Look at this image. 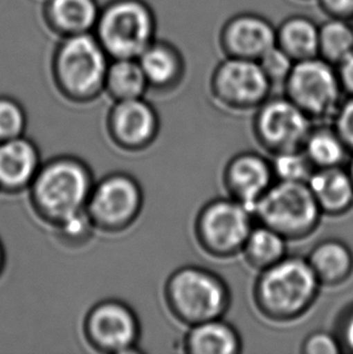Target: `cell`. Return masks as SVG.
I'll use <instances>...</instances> for the list:
<instances>
[{"instance_id":"3957f363","label":"cell","mask_w":353,"mask_h":354,"mask_svg":"<svg viewBox=\"0 0 353 354\" xmlns=\"http://www.w3.org/2000/svg\"><path fill=\"white\" fill-rule=\"evenodd\" d=\"M156 17L144 0H110L100 8L93 34L110 59L138 58L156 39Z\"/></svg>"},{"instance_id":"ba28073f","label":"cell","mask_w":353,"mask_h":354,"mask_svg":"<svg viewBox=\"0 0 353 354\" xmlns=\"http://www.w3.org/2000/svg\"><path fill=\"white\" fill-rule=\"evenodd\" d=\"M253 218V212L233 197L208 202L196 219L201 248L219 259L241 253L254 227Z\"/></svg>"},{"instance_id":"ffe728a7","label":"cell","mask_w":353,"mask_h":354,"mask_svg":"<svg viewBox=\"0 0 353 354\" xmlns=\"http://www.w3.org/2000/svg\"><path fill=\"white\" fill-rule=\"evenodd\" d=\"M306 259L322 286L338 287L353 273L352 252L339 239L322 241Z\"/></svg>"},{"instance_id":"f1b7e54d","label":"cell","mask_w":353,"mask_h":354,"mask_svg":"<svg viewBox=\"0 0 353 354\" xmlns=\"http://www.w3.org/2000/svg\"><path fill=\"white\" fill-rule=\"evenodd\" d=\"M26 126L24 111L17 102L0 97V142L21 137Z\"/></svg>"},{"instance_id":"277c9868","label":"cell","mask_w":353,"mask_h":354,"mask_svg":"<svg viewBox=\"0 0 353 354\" xmlns=\"http://www.w3.org/2000/svg\"><path fill=\"white\" fill-rule=\"evenodd\" d=\"M168 305L188 326L223 318L230 307L229 288L207 268L185 266L176 270L166 286Z\"/></svg>"},{"instance_id":"1f68e13d","label":"cell","mask_w":353,"mask_h":354,"mask_svg":"<svg viewBox=\"0 0 353 354\" xmlns=\"http://www.w3.org/2000/svg\"><path fill=\"white\" fill-rule=\"evenodd\" d=\"M90 216L84 211L75 212L58 223L67 239H82L87 235L90 229Z\"/></svg>"},{"instance_id":"44dd1931","label":"cell","mask_w":353,"mask_h":354,"mask_svg":"<svg viewBox=\"0 0 353 354\" xmlns=\"http://www.w3.org/2000/svg\"><path fill=\"white\" fill-rule=\"evenodd\" d=\"M320 24L310 16H287L276 26V45L294 62L318 56Z\"/></svg>"},{"instance_id":"5bb4252c","label":"cell","mask_w":353,"mask_h":354,"mask_svg":"<svg viewBox=\"0 0 353 354\" xmlns=\"http://www.w3.org/2000/svg\"><path fill=\"white\" fill-rule=\"evenodd\" d=\"M273 179L271 161L257 153H237L225 168L224 183L230 197L252 212L273 184Z\"/></svg>"},{"instance_id":"e0dca14e","label":"cell","mask_w":353,"mask_h":354,"mask_svg":"<svg viewBox=\"0 0 353 354\" xmlns=\"http://www.w3.org/2000/svg\"><path fill=\"white\" fill-rule=\"evenodd\" d=\"M307 185L323 214L343 216L353 207L352 180L343 166L315 169Z\"/></svg>"},{"instance_id":"7402d4cb","label":"cell","mask_w":353,"mask_h":354,"mask_svg":"<svg viewBox=\"0 0 353 354\" xmlns=\"http://www.w3.org/2000/svg\"><path fill=\"white\" fill-rule=\"evenodd\" d=\"M241 347L239 333L221 318L190 326L185 337L186 352L191 354H237Z\"/></svg>"},{"instance_id":"d4e9b609","label":"cell","mask_w":353,"mask_h":354,"mask_svg":"<svg viewBox=\"0 0 353 354\" xmlns=\"http://www.w3.org/2000/svg\"><path fill=\"white\" fill-rule=\"evenodd\" d=\"M302 151L315 169L341 167L350 153L333 127L312 129L302 147Z\"/></svg>"},{"instance_id":"7a4b0ae2","label":"cell","mask_w":353,"mask_h":354,"mask_svg":"<svg viewBox=\"0 0 353 354\" xmlns=\"http://www.w3.org/2000/svg\"><path fill=\"white\" fill-rule=\"evenodd\" d=\"M110 58L95 34L61 38L53 55L55 84L63 95L87 101L105 90Z\"/></svg>"},{"instance_id":"4316f807","label":"cell","mask_w":353,"mask_h":354,"mask_svg":"<svg viewBox=\"0 0 353 354\" xmlns=\"http://www.w3.org/2000/svg\"><path fill=\"white\" fill-rule=\"evenodd\" d=\"M271 166L273 176L281 182L307 183L315 171V167L302 150L273 155Z\"/></svg>"},{"instance_id":"d6986e66","label":"cell","mask_w":353,"mask_h":354,"mask_svg":"<svg viewBox=\"0 0 353 354\" xmlns=\"http://www.w3.org/2000/svg\"><path fill=\"white\" fill-rule=\"evenodd\" d=\"M39 171V153L28 139L0 142V187L16 190L33 182Z\"/></svg>"},{"instance_id":"f546056e","label":"cell","mask_w":353,"mask_h":354,"mask_svg":"<svg viewBox=\"0 0 353 354\" xmlns=\"http://www.w3.org/2000/svg\"><path fill=\"white\" fill-rule=\"evenodd\" d=\"M301 351L305 354H340L344 352L339 337L327 331H316L307 336Z\"/></svg>"},{"instance_id":"8fae6325","label":"cell","mask_w":353,"mask_h":354,"mask_svg":"<svg viewBox=\"0 0 353 354\" xmlns=\"http://www.w3.org/2000/svg\"><path fill=\"white\" fill-rule=\"evenodd\" d=\"M276 45V26L253 11L235 14L219 32V48L224 57L258 61Z\"/></svg>"},{"instance_id":"d6a6232c","label":"cell","mask_w":353,"mask_h":354,"mask_svg":"<svg viewBox=\"0 0 353 354\" xmlns=\"http://www.w3.org/2000/svg\"><path fill=\"white\" fill-rule=\"evenodd\" d=\"M323 14L330 19H353V0H316Z\"/></svg>"},{"instance_id":"9a60e30c","label":"cell","mask_w":353,"mask_h":354,"mask_svg":"<svg viewBox=\"0 0 353 354\" xmlns=\"http://www.w3.org/2000/svg\"><path fill=\"white\" fill-rule=\"evenodd\" d=\"M110 129L118 142L137 148L154 138L158 116L153 106L142 98L116 101L110 113Z\"/></svg>"},{"instance_id":"5b68a950","label":"cell","mask_w":353,"mask_h":354,"mask_svg":"<svg viewBox=\"0 0 353 354\" xmlns=\"http://www.w3.org/2000/svg\"><path fill=\"white\" fill-rule=\"evenodd\" d=\"M253 214L287 241L312 235L323 216L307 183L281 180L269 187L254 206Z\"/></svg>"},{"instance_id":"52a82bcc","label":"cell","mask_w":353,"mask_h":354,"mask_svg":"<svg viewBox=\"0 0 353 354\" xmlns=\"http://www.w3.org/2000/svg\"><path fill=\"white\" fill-rule=\"evenodd\" d=\"M283 87L284 96L312 121L333 120L343 103L336 67L318 56L296 62Z\"/></svg>"},{"instance_id":"484cf974","label":"cell","mask_w":353,"mask_h":354,"mask_svg":"<svg viewBox=\"0 0 353 354\" xmlns=\"http://www.w3.org/2000/svg\"><path fill=\"white\" fill-rule=\"evenodd\" d=\"M353 53V24L340 19H325L320 24L318 57L338 66Z\"/></svg>"},{"instance_id":"cb8c5ba5","label":"cell","mask_w":353,"mask_h":354,"mask_svg":"<svg viewBox=\"0 0 353 354\" xmlns=\"http://www.w3.org/2000/svg\"><path fill=\"white\" fill-rule=\"evenodd\" d=\"M241 253L251 268L263 271L287 257V239L260 224L254 226Z\"/></svg>"},{"instance_id":"6da1fadb","label":"cell","mask_w":353,"mask_h":354,"mask_svg":"<svg viewBox=\"0 0 353 354\" xmlns=\"http://www.w3.org/2000/svg\"><path fill=\"white\" fill-rule=\"evenodd\" d=\"M320 287L307 259L287 255L260 271L254 286V301L258 311L270 321H296L310 311Z\"/></svg>"},{"instance_id":"d590c367","label":"cell","mask_w":353,"mask_h":354,"mask_svg":"<svg viewBox=\"0 0 353 354\" xmlns=\"http://www.w3.org/2000/svg\"><path fill=\"white\" fill-rule=\"evenodd\" d=\"M347 172H349L350 178L352 180L353 184V158L350 160L349 168H347Z\"/></svg>"},{"instance_id":"74e56055","label":"cell","mask_w":353,"mask_h":354,"mask_svg":"<svg viewBox=\"0 0 353 354\" xmlns=\"http://www.w3.org/2000/svg\"><path fill=\"white\" fill-rule=\"evenodd\" d=\"M296 1H311V0H296Z\"/></svg>"},{"instance_id":"7c38bea8","label":"cell","mask_w":353,"mask_h":354,"mask_svg":"<svg viewBox=\"0 0 353 354\" xmlns=\"http://www.w3.org/2000/svg\"><path fill=\"white\" fill-rule=\"evenodd\" d=\"M142 202L137 183L115 174L105 178L89 197L91 219L105 227H121L137 216Z\"/></svg>"},{"instance_id":"83f0119b","label":"cell","mask_w":353,"mask_h":354,"mask_svg":"<svg viewBox=\"0 0 353 354\" xmlns=\"http://www.w3.org/2000/svg\"><path fill=\"white\" fill-rule=\"evenodd\" d=\"M257 62L266 75L269 82L273 85H283L291 74L296 62L282 48L275 45L266 53H264Z\"/></svg>"},{"instance_id":"603a6c76","label":"cell","mask_w":353,"mask_h":354,"mask_svg":"<svg viewBox=\"0 0 353 354\" xmlns=\"http://www.w3.org/2000/svg\"><path fill=\"white\" fill-rule=\"evenodd\" d=\"M137 58L110 59L105 80V90L116 101L142 98L148 88Z\"/></svg>"},{"instance_id":"30bf717a","label":"cell","mask_w":353,"mask_h":354,"mask_svg":"<svg viewBox=\"0 0 353 354\" xmlns=\"http://www.w3.org/2000/svg\"><path fill=\"white\" fill-rule=\"evenodd\" d=\"M312 129L310 116L286 96L267 98L254 118L255 137L272 155L302 150Z\"/></svg>"},{"instance_id":"4dcf8cb0","label":"cell","mask_w":353,"mask_h":354,"mask_svg":"<svg viewBox=\"0 0 353 354\" xmlns=\"http://www.w3.org/2000/svg\"><path fill=\"white\" fill-rule=\"evenodd\" d=\"M332 121H334L335 132L339 134L350 153H353V97L340 104Z\"/></svg>"},{"instance_id":"4fadbf2b","label":"cell","mask_w":353,"mask_h":354,"mask_svg":"<svg viewBox=\"0 0 353 354\" xmlns=\"http://www.w3.org/2000/svg\"><path fill=\"white\" fill-rule=\"evenodd\" d=\"M87 333L93 345L109 352H126L138 336V324L129 307L120 302L100 304L87 317Z\"/></svg>"},{"instance_id":"8d00e7d4","label":"cell","mask_w":353,"mask_h":354,"mask_svg":"<svg viewBox=\"0 0 353 354\" xmlns=\"http://www.w3.org/2000/svg\"><path fill=\"white\" fill-rule=\"evenodd\" d=\"M1 261H3V254H1V248H0V268H1Z\"/></svg>"},{"instance_id":"e575fe53","label":"cell","mask_w":353,"mask_h":354,"mask_svg":"<svg viewBox=\"0 0 353 354\" xmlns=\"http://www.w3.org/2000/svg\"><path fill=\"white\" fill-rule=\"evenodd\" d=\"M336 336L339 337L344 352L347 351L353 353V306L340 322L339 334Z\"/></svg>"},{"instance_id":"9c48e42d","label":"cell","mask_w":353,"mask_h":354,"mask_svg":"<svg viewBox=\"0 0 353 354\" xmlns=\"http://www.w3.org/2000/svg\"><path fill=\"white\" fill-rule=\"evenodd\" d=\"M210 88L220 106L246 111L262 106L272 85L257 61L224 57L210 74Z\"/></svg>"},{"instance_id":"836d02e7","label":"cell","mask_w":353,"mask_h":354,"mask_svg":"<svg viewBox=\"0 0 353 354\" xmlns=\"http://www.w3.org/2000/svg\"><path fill=\"white\" fill-rule=\"evenodd\" d=\"M336 72L343 92L353 97V53L336 66Z\"/></svg>"},{"instance_id":"ac0fdd59","label":"cell","mask_w":353,"mask_h":354,"mask_svg":"<svg viewBox=\"0 0 353 354\" xmlns=\"http://www.w3.org/2000/svg\"><path fill=\"white\" fill-rule=\"evenodd\" d=\"M149 86L168 90L176 86L185 73V61L181 50L166 40L155 39L139 56Z\"/></svg>"},{"instance_id":"8992f818","label":"cell","mask_w":353,"mask_h":354,"mask_svg":"<svg viewBox=\"0 0 353 354\" xmlns=\"http://www.w3.org/2000/svg\"><path fill=\"white\" fill-rule=\"evenodd\" d=\"M90 194V174L82 163L71 158L51 161L33 179L37 208L57 223L82 211Z\"/></svg>"},{"instance_id":"2e32d148","label":"cell","mask_w":353,"mask_h":354,"mask_svg":"<svg viewBox=\"0 0 353 354\" xmlns=\"http://www.w3.org/2000/svg\"><path fill=\"white\" fill-rule=\"evenodd\" d=\"M100 8L97 0H45V24L60 38L93 33Z\"/></svg>"},{"instance_id":"f35d334b","label":"cell","mask_w":353,"mask_h":354,"mask_svg":"<svg viewBox=\"0 0 353 354\" xmlns=\"http://www.w3.org/2000/svg\"><path fill=\"white\" fill-rule=\"evenodd\" d=\"M351 22H352V24H353V19H352V21H351Z\"/></svg>"}]
</instances>
